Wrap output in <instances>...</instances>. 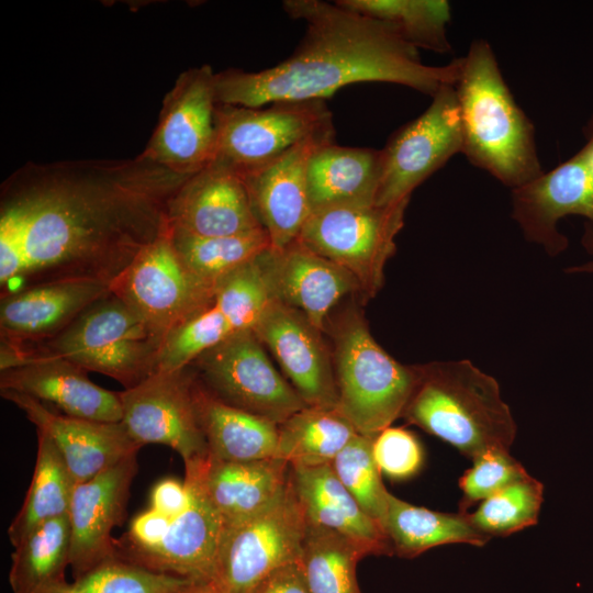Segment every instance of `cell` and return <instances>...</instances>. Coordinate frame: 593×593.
<instances>
[{"instance_id": "2e32d148", "label": "cell", "mask_w": 593, "mask_h": 593, "mask_svg": "<svg viewBox=\"0 0 593 593\" xmlns=\"http://www.w3.org/2000/svg\"><path fill=\"white\" fill-rule=\"evenodd\" d=\"M588 142L570 159L532 182L512 190V215L526 238L557 255L568 245L557 228L567 215L593 222V170Z\"/></svg>"}, {"instance_id": "d6a6232c", "label": "cell", "mask_w": 593, "mask_h": 593, "mask_svg": "<svg viewBox=\"0 0 593 593\" xmlns=\"http://www.w3.org/2000/svg\"><path fill=\"white\" fill-rule=\"evenodd\" d=\"M369 555L354 539L307 524L299 562L310 593H361L356 568Z\"/></svg>"}, {"instance_id": "3957f363", "label": "cell", "mask_w": 593, "mask_h": 593, "mask_svg": "<svg viewBox=\"0 0 593 593\" xmlns=\"http://www.w3.org/2000/svg\"><path fill=\"white\" fill-rule=\"evenodd\" d=\"M462 153L473 166L512 190L542 172L535 127L516 103L488 41L471 43L454 85Z\"/></svg>"}, {"instance_id": "b9f144b4", "label": "cell", "mask_w": 593, "mask_h": 593, "mask_svg": "<svg viewBox=\"0 0 593 593\" xmlns=\"http://www.w3.org/2000/svg\"><path fill=\"white\" fill-rule=\"evenodd\" d=\"M250 593H310L299 561L284 564L261 580Z\"/></svg>"}, {"instance_id": "7402d4cb", "label": "cell", "mask_w": 593, "mask_h": 593, "mask_svg": "<svg viewBox=\"0 0 593 593\" xmlns=\"http://www.w3.org/2000/svg\"><path fill=\"white\" fill-rule=\"evenodd\" d=\"M31 349L24 365L0 371V391L25 394L68 416L121 422L119 392L97 385L88 378V371L67 359Z\"/></svg>"}, {"instance_id": "8992f818", "label": "cell", "mask_w": 593, "mask_h": 593, "mask_svg": "<svg viewBox=\"0 0 593 593\" xmlns=\"http://www.w3.org/2000/svg\"><path fill=\"white\" fill-rule=\"evenodd\" d=\"M164 339L112 291L37 350L132 388L157 370Z\"/></svg>"}, {"instance_id": "8d00e7d4", "label": "cell", "mask_w": 593, "mask_h": 593, "mask_svg": "<svg viewBox=\"0 0 593 593\" xmlns=\"http://www.w3.org/2000/svg\"><path fill=\"white\" fill-rule=\"evenodd\" d=\"M189 581L156 573L116 557L72 582L65 581L38 593H174Z\"/></svg>"}, {"instance_id": "d590c367", "label": "cell", "mask_w": 593, "mask_h": 593, "mask_svg": "<svg viewBox=\"0 0 593 593\" xmlns=\"http://www.w3.org/2000/svg\"><path fill=\"white\" fill-rule=\"evenodd\" d=\"M544 502V484L527 474L480 503L468 516L484 535L510 536L538 522Z\"/></svg>"}, {"instance_id": "f35d334b", "label": "cell", "mask_w": 593, "mask_h": 593, "mask_svg": "<svg viewBox=\"0 0 593 593\" xmlns=\"http://www.w3.org/2000/svg\"><path fill=\"white\" fill-rule=\"evenodd\" d=\"M472 461L473 466L459 479L462 496L458 511L461 513H468L477 502L484 501L506 485L529 474L523 465L505 450H490Z\"/></svg>"}, {"instance_id": "5b68a950", "label": "cell", "mask_w": 593, "mask_h": 593, "mask_svg": "<svg viewBox=\"0 0 593 593\" xmlns=\"http://www.w3.org/2000/svg\"><path fill=\"white\" fill-rule=\"evenodd\" d=\"M333 338L336 410L359 435L374 438L402 417L417 384L418 369L392 358L356 312L342 317Z\"/></svg>"}, {"instance_id": "277c9868", "label": "cell", "mask_w": 593, "mask_h": 593, "mask_svg": "<svg viewBox=\"0 0 593 593\" xmlns=\"http://www.w3.org/2000/svg\"><path fill=\"white\" fill-rule=\"evenodd\" d=\"M418 380L402 414L407 423L474 459L510 451L517 426L497 381L469 360L417 367Z\"/></svg>"}, {"instance_id": "9c48e42d", "label": "cell", "mask_w": 593, "mask_h": 593, "mask_svg": "<svg viewBox=\"0 0 593 593\" xmlns=\"http://www.w3.org/2000/svg\"><path fill=\"white\" fill-rule=\"evenodd\" d=\"M214 158L244 176L302 141L334 128L324 100L278 101L262 107L217 103Z\"/></svg>"}, {"instance_id": "ba28073f", "label": "cell", "mask_w": 593, "mask_h": 593, "mask_svg": "<svg viewBox=\"0 0 593 593\" xmlns=\"http://www.w3.org/2000/svg\"><path fill=\"white\" fill-rule=\"evenodd\" d=\"M306 527L288 480L265 508L223 525L213 580L228 593H250L276 569L300 560Z\"/></svg>"}, {"instance_id": "30bf717a", "label": "cell", "mask_w": 593, "mask_h": 593, "mask_svg": "<svg viewBox=\"0 0 593 593\" xmlns=\"http://www.w3.org/2000/svg\"><path fill=\"white\" fill-rule=\"evenodd\" d=\"M190 366L215 398L277 425L307 406L273 367L253 329L228 337Z\"/></svg>"}, {"instance_id": "603a6c76", "label": "cell", "mask_w": 593, "mask_h": 593, "mask_svg": "<svg viewBox=\"0 0 593 593\" xmlns=\"http://www.w3.org/2000/svg\"><path fill=\"white\" fill-rule=\"evenodd\" d=\"M111 292L100 280H55L1 296V342L37 345L61 333L85 310Z\"/></svg>"}, {"instance_id": "7c38bea8", "label": "cell", "mask_w": 593, "mask_h": 593, "mask_svg": "<svg viewBox=\"0 0 593 593\" xmlns=\"http://www.w3.org/2000/svg\"><path fill=\"white\" fill-rule=\"evenodd\" d=\"M462 153V131L454 85L441 87L428 108L396 130L381 149L376 204L410 201L412 192L452 156Z\"/></svg>"}, {"instance_id": "6da1fadb", "label": "cell", "mask_w": 593, "mask_h": 593, "mask_svg": "<svg viewBox=\"0 0 593 593\" xmlns=\"http://www.w3.org/2000/svg\"><path fill=\"white\" fill-rule=\"evenodd\" d=\"M189 178L141 155L24 165L0 197V244L25 253L16 291L70 279L112 284L168 226V203Z\"/></svg>"}, {"instance_id": "1f68e13d", "label": "cell", "mask_w": 593, "mask_h": 593, "mask_svg": "<svg viewBox=\"0 0 593 593\" xmlns=\"http://www.w3.org/2000/svg\"><path fill=\"white\" fill-rule=\"evenodd\" d=\"M357 434L336 409L306 406L278 424V457L290 466L331 465Z\"/></svg>"}, {"instance_id": "52a82bcc", "label": "cell", "mask_w": 593, "mask_h": 593, "mask_svg": "<svg viewBox=\"0 0 593 593\" xmlns=\"http://www.w3.org/2000/svg\"><path fill=\"white\" fill-rule=\"evenodd\" d=\"M410 201L394 204L345 205L312 212L298 242L338 265L358 281L365 296H373L395 251Z\"/></svg>"}, {"instance_id": "ffe728a7", "label": "cell", "mask_w": 593, "mask_h": 593, "mask_svg": "<svg viewBox=\"0 0 593 593\" xmlns=\"http://www.w3.org/2000/svg\"><path fill=\"white\" fill-rule=\"evenodd\" d=\"M335 130L302 141L269 164L243 177L271 249L295 242L311 215L306 171L313 153L334 141Z\"/></svg>"}, {"instance_id": "e575fe53", "label": "cell", "mask_w": 593, "mask_h": 593, "mask_svg": "<svg viewBox=\"0 0 593 593\" xmlns=\"http://www.w3.org/2000/svg\"><path fill=\"white\" fill-rule=\"evenodd\" d=\"M171 239L186 267L212 284L271 248L269 236L264 228L238 235L211 237L171 231Z\"/></svg>"}, {"instance_id": "f1b7e54d", "label": "cell", "mask_w": 593, "mask_h": 593, "mask_svg": "<svg viewBox=\"0 0 593 593\" xmlns=\"http://www.w3.org/2000/svg\"><path fill=\"white\" fill-rule=\"evenodd\" d=\"M383 532L392 555L414 558L434 547L468 544L483 547L491 539L477 529L468 513H443L388 494Z\"/></svg>"}, {"instance_id": "ee69618b", "label": "cell", "mask_w": 593, "mask_h": 593, "mask_svg": "<svg viewBox=\"0 0 593 593\" xmlns=\"http://www.w3.org/2000/svg\"><path fill=\"white\" fill-rule=\"evenodd\" d=\"M583 245L593 251V227H586L582 239ZM569 272H593V261L568 269Z\"/></svg>"}, {"instance_id": "4dcf8cb0", "label": "cell", "mask_w": 593, "mask_h": 593, "mask_svg": "<svg viewBox=\"0 0 593 593\" xmlns=\"http://www.w3.org/2000/svg\"><path fill=\"white\" fill-rule=\"evenodd\" d=\"M71 527L68 515L32 529L12 552L9 583L12 593H38L65 582L69 566Z\"/></svg>"}, {"instance_id": "5bb4252c", "label": "cell", "mask_w": 593, "mask_h": 593, "mask_svg": "<svg viewBox=\"0 0 593 593\" xmlns=\"http://www.w3.org/2000/svg\"><path fill=\"white\" fill-rule=\"evenodd\" d=\"M194 371L189 365L157 370L138 384L119 392L122 419L141 447L161 444L176 450L184 463L208 456L194 398Z\"/></svg>"}, {"instance_id": "484cf974", "label": "cell", "mask_w": 593, "mask_h": 593, "mask_svg": "<svg viewBox=\"0 0 593 593\" xmlns=\"http://www.w3.org/2000/svg\"><path fill=\"white\" fill-rule=\"evenodd\" d=\"M193 465L223 525L249 517L269 505L286 489L290 465L280 458L223 461L206 457Z\"/></svg>"}, {"instance_id": "74e56055", "label": "cell", "mask_w": 593, "mask_h": 593, "mask_svg": "<svg viewBox=\"0 0 593 593\" xmlns=\"http://www.w3.org/2000/svg\"><path fill=\"white\" fill-rule=\"evenodd\" d=\"M372 444L373 438L357 434L331 466L361 510L382 528L389 491L374 461Z\"/></svg>"}, {"instance_id": "d4e9b609", "label": "cell", "mask_w": 593, "mask_h": 593, "mask_svg": "<svg viewBox=\"0 0 593 593\" xmlns=\"http://www.w3.org/2000/svg\"><path fill=\"white\" fill-rule=\"evenodd\" d=\"M289 481L306 524L347 536L370 555H392L382 528L361 510L331 465L290 466Z\"/></svg>"}, {"instance_id": "60d3db41", "label": "cell", "mask_w": 593, "mask_h": 593, "mask_svg": "<svg viewBox=\"0 0 593 593\" xmlns=\"http://www.w3.org/2000/svg\"><path fill=\"white\" fill-rule=\"evenodd\" d=\"M190 504V493L184 482L164 479L155 484L150 494V507L174 519Z\"/></svg>"}, {"instance_id": "e0dca14e", "label": "cell", "mask_w": 593, "mask_h": 593, "mask_svg": "<svg viewBox=\"0 0 593 593\" xmlns=\"http://www.w3.org/2000/svg\"><path fill=\"white\" fill-rule=\"evenodd\" d=\"M136 472L137 454H134L76 484L68 512L71 527L69 567L74 579L116 558L112 530L124 518Z\"/></svg>"}, {"instance_id": "d6986e66", "label": "cell", "mask_w": 593, "mask_h": 593, "mask_svg": "<svg viewBox=\"0 0 593 593\" xmlns=\"http://www.w3.org/2000/svg\"><path fill=\"white\" fill-rule=\"evenodd\" d=\"M167 219L172 232L204 237L264 228L243 177L216 161L186 180L168 203Z\"/></svg>"}, {"instance_id": "ac0fdd59", "label": "cell", "mask_w": 593, "mask_h": 593, "mask_svg": "<svg viewBox=\"0 0 593 593\" xmlns=\"http://www.w3.org/2000/svg\"><path fill=\"white\" fill-rule=\"evenodd\" d=\"M183 482L190 504L171 521L164 538L152 548L118 558L156 573L192 581L213 580L223 522L193 465L184 466Z\"/></svg>"}, {"instance_id": "9a60e30c", "label": "cell", "mask_w": 593, "mask_h": 593, "mask_svg": "<svg viewBox=\"0 0 593 593\" xmlns=\"http://www.w3.org/2000/svg\"><path fill=\"white\" fill-rule=\"evenodd\" d=\"M253 331L307 406L337 407L333 359L321 331L301 312L273 299Z\"/></svg>"}, {"instance_id": "4fadbf2b", "label": "cell", "mask_w": 593, "mask_h": 593, "mask_svg": "<svg viewBox=\"0 0 593 593\" xmlns=\"http://www.w3.org/2000/svg\"><path fill=\"white\" fill-rule=\"evenodd\" d=\"M216 72L210 65L190 68L166 94L144 158L189 178L214 158Z\"/></svg>"}, {"instance_id": "f546056e", "label": "cell", "mask_w": 593, "mask_h": 593, "mask_svg": "<svg viewBox=\"0 0 593 593\" xmlns=\"http://www.w3.org/2000/svg\"><path fill=\"white\" fill-rule=\"evenodd\" d=\"M37 433V452L33 477L24 502L8 528L11 545L16 546L32 529L49 519L68 515L76 483L53 439Z\"/></svg>"}, {"instance_id": "44dd1931", "label": "cell", "mask_w": 593, "mask_h": 593, "mask_svg": "<svg viewBox=\"0 0 593 593\" xmlns=\"http://www.w3.org/2000/svg\"><path fill=\"white\" fill-rule=\"evenodd\" d=\"M0 393L15 404L36 429L45 432L53 439L76 484L90 480L141 449L121 422L72 417L25 394L12 391Z\"/></svg>"}, {"instance_id": "83f0119b", "label": "cell", "mask_w": 593, "mask_h": 593, "mask_svg": "<svg viewBox=\"0 0 593 593\" xmlns=\"http://www.w3.org/2000/svg\"><path fill=\"white\" fill-rule=\"evenodd\" d=\"M193 398L212 458L223 461L279 458L276 423L222 402L200 383L195 373Z\"/></svg>"}, {"instance_id": "ab89813d", "label": "cell", "mask_w": 593, "mask_h": 593, "mask_svg": "<svg viewBox=\"0 0 593 593\" xmlns=\"http://www.w3.org/2000/svg\"><path fill=\"white\" fill-rule=\"evenodd\" d=\"M374 461L387 478L404 481L416 475L424 465V450L417 437L402 427H388L373 438Z\"/></svg>"}, {"instance_id": "4316f807", "label": "cell", "mask_w": 593, "mask_h": 593, "mask_svg": "<svg viewBox=\"0 0 593 593\" xmlns=\"http://www.w3.org/2000/svg\"><path fill=\"white\" fill-rule=\"evenodd\" d=\"M381 149L348 147L334 141L318 147L307 164L311 213L345 205L376 204Z\"/></svg>"}, {"instance_id": "7a4b0ae2", "label": "cell", "mask_w": 593, "mask_h": 593, "mask_svg": "<svg viewBox=\"0 0 593 593\" xmlns=\"http://www.w3.org/2000/svg\"><path fill=\"white\" fill-rule=\"evenodd\" d=\"M282 8L290 18L305 22L293 53L259 71L216 72L217 103L251 108L324 100L361 82L396 83L433 97L458 78L460 58L444 66L425 65L418 49L392 25L336 1L286 0Z\"/></svg>"}, {"instance_id": "7bdbcfd3", "label": "cell", "mask_w": 593, "mask_h": 593, "mask_svg": "<svg viewBox=\"0 0 593 593\" xmlns=\"http://www.w3.org/2000/svg\"><path fill=\"white\" fill-rule=\"evenodd\" d=\"M174 593H228L214 580H190Z\"/></svg>"}, {"instance_id": "836d02e7", "label": "cell", "mask_w": 593, "mask_h": 593, "mask_svg": "<svg viewBox=\"0 0 593 593\" xmlns=\"http://www.w3.org/2000/svg\"><path fill=\"white\" fill-rule=\"evenodd\" d=\"M338 4L392 25L416 49L451 52L447 36L450 4L445 0H337Z\"/></svg>"}, {"instance_id": "8fae6325", "label": "cell", "mask_w": 593, "mask_h": 593, "mask_svg": "<svg viewBox=\"0 0 593 593\" xmlns=\"http://www.w3.org/2000/svg\"><path fill=\"white\" fill-rule=\"evenodd\" d=\"M215 284L192 273L179 257L168 226L147 245L111 284L163 339L204 307Z\"/></svg>"}, {"instance_id": "cb8c5ba5", "label": "cell", "mask_w": 593, "mask_h": 593, "mask_svg": "<svg viewBox=\"0 0 593 593\" xmlns=\"http://www.w3.org/2000/svg\"><path fill=\"white\" fill-rule=\"evenodd\" d=\"M259 260L273 299L301 312L321 332L332 307L360 291L351 273L298 240L281 250H266Z\"/></svg>"}]
</instances>
